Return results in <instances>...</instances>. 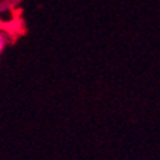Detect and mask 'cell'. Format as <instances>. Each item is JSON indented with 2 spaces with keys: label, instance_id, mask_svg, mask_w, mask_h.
Returning <instances> with one entry per match:
<instances>
[{
  "label": "cell",
  "instance_id": "6da1fadb",
  "mask_svg": "<svg viewBox=\"0 0 160 160\" xmlns=\"http://www.w3.org/2000/svg\"><path fill=\"white\" fill-rule=\"evenodd\" d=\"M8 42H9V38H8V35H6V32L0 29V55H2V53H3V51L6 49Z\"/></svg>",
  "mask_w": 160,
  "mask_h": 160
}]
</instances>
